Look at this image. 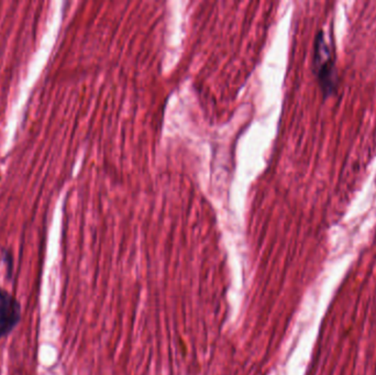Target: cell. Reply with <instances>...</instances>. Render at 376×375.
<instances>
[{
    "label": "cell",
    "instance_id": "1",
    "mask_svg": "<svg viewBox=\"0 0 376 375\" xmlns=\"http://www.w3.org/2000/svg\"><path fill=\"white\" fill-rule=\"evenodd\" d=\"M314 70L325 96L333 94L337 87V72L332 48L327 42L324 31L319 32L315 40Z\"/></svg>",
    "mask_w": 376,
    "mask_h": 375
},
{
    "label": "cell",
    "instance_id": "2",
    "mask_svg": "<svg viewBox=\"0 0 376 375\" xmlns=\"http://www.w3.org/2000/svg\"><path fill=\"white\" fill-rule=\"evenodd\" d=\"M21 318L19 302L5 289H0V339L15 329Z\"/></svg>",
    "mask_w": 376,
    "mask_h": 375
}]
</instances>
